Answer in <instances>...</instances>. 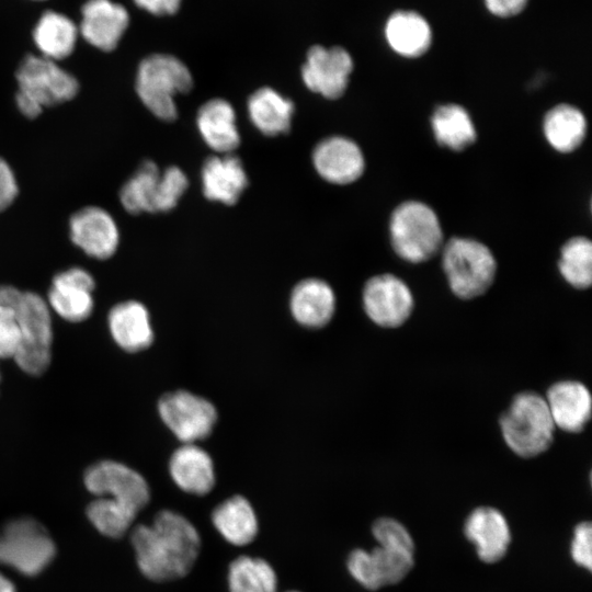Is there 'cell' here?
<instances>
[{
  "instance_id": "obj_1",
  "label": "cell",
  "mask_w": 592,
  "mask_h": 592,
  "mask_svg": "<svg viewBox=\"0 0 592 592\" xmlns=\"http://www.w3.org/2000/svg\"><path fill=\"white\" fill-rule=\"evenodd\" d=\"M130 542L139 570L157 582L186 576L201 548V537L195 526L171 510L158 512L149 525H137L132 532Z\"/></svg>"
},
{
  "instance_id": "obj_2",
  "label": "cell",
  "mask_w": 592,
  "mask_h": 592,
  "mask_svg": "<svg viewBox=\"0 0 592 592\" xmlns=\"http://www.w3.org/2000/svg\"><path fill=\"white\" fill-rule=\"evenodd\" d=\"M0 304L13 309L20 329V348L14 357L30 375L43 374L50 363L53 328L50 309L38 294L0 285Z\"/></svg>"
},
{
  "instance_id": "obj_3",
  "label": "cell",
  "mask_w": 592,
  "mask_h": 592,
  "mask_svg": "<svg viewBox=\"0 0 592 592\" xmlns=\"http://www.w3.org/2000/svg\"><path fill=\"white\" fill-rule=\"evenodd\" d=\"M499 425L506 446L522 458L548 451L556 431L545 398L534 391L516 394L501 414Z\"/></svg>"
},
{
  "instance_id": "obj_4",
  "label": "cell",
  "mask_w": 592,
  "mask_h": 592,
  "mask_svg": "<svg viewBox=\"0 0 592 592\" xmlns=\"http://www.w3.org/2000/svg\"><path fill=\"white\" fill-rule=\"evenodd\" d=\"M15 78V104L27 118L37 117L45 107L70 101L79 91V82L72 73L41 55L25 56Z\"/></svg>"
},
{
  "instance_id": "obj_5",
  "label": "cell",
  "mask_w": 592,
  "mask_h": 592,
  "mask_svg": "<svg viewBox=\"0 0 592 592\" xmlns=\"http://www.w3.org/2000/svg\"><path fill=\"white\" fill-rule=\"evenodd\" d=\"M135 83L143 104L158 118L171 122L178 116L175 96L192 89L193 77L179 58L152 54L140 61Z\"/></svg>"
},
{
  "instance_id": "obj_6",
  "label": "cell",
  "mask_w": 592,
  "mask_h": 592,
  "mask_svg": "<svg viewBox=\"0 0 592 592\" xmlns=\"http://www.w3.org/2000/svg\"><path fill=\"white\" fill-rule=\"evenodd\" d=\"M187 186V177L180 168L172 166L161 171L155 161L145 160L121 187L119 201L134 215L168 212L177 206Z\"/></svg>"
},
{
  "instance_id": "obj_7",
  "label": "cell",
  "mask_w": 592,
  "mask_h": 592,
  "mask_svg": "<svg viewBox=\"0 0 592 592\" xmlns=\"http://www.w3.org/2000/svg\"><path fill=\"white\" fill-rule=\"evenodd\" d=\"M443 271L452 293L468 300L483 295L492 285L497 262L483 243L455 237L443 249Z\"/></svg>"
},
{
  "instance_id": "obj_8",
  "label": "cell",
  "mask_w": 592,
  "mask_h": 592,
  "mask_svg": "<svg viewBox=\"0 0 592 592\" xmlns=\"http://www.w3.org/2000/svg\"><path fill=\"white\" fill-rule=\"evenodd\" d=\"M390 238L395 252L411 263L435 255L443 244V232L435 212L426 204L407 201L390 218Z\"/></svg>"
},
{
  "instance_id": "obj_9",
  "label": "cell",
  "mask_w": 592,
  "mask_h": 592,
  "mask_svg": "<svg viewBox=\"0 0 592 592\" xmlns=\"http://www.w3.org/2000/svg\"><path fill=\"white\" fill-rule=\"evenodd\" d=\"M55 555L53 538L34 519H14L0 528V565L33 577L46 569Z\"/></svg>"
},
{
  "instance_id": "obj_10",
  "label": "cell",
  "mask_w": 592,
  "mask_h": 592,
  "mask_svg": "<svg viewBox=\"0 0 592 592\" xmlns=\"http://www.w3.org/2000/svg\"><path fill=\"white\" fill-rule=\"evenodd\" d=\"M158 411L163 423L183 444L208 436L217 420L212 402L186 390L163 395Z\"/></svg>"
},
{
  "instance_id": "obj_11",
  "label": "cell",
  "mask_w": 592,
  "mask_h": 592,
  "mask_svg": "<svg viewBox=\"0 0 592 592\" xmlns=\"http://www.w3.org/2000/svg\"><path fill=\"white\" fill-rule=\"evenodd\" d=\"M362 301L369 320L386 329L405 325L414 309L410 287L390 273L371 277L364 285Z\"/></svg>"
},
{
  "instance_id": "obj_12",
  "label": "cell",
  "mask_w": 592,
  "mask_h": 592,
  "mask_svg": "<svg viewBox=\"0 0 592 592\" xmlns=\"http://www.w3.org/2000/svg\"><path fill=\"white\" fill-rule=\"evenodd\" d=\"M84 485L96 497L113 499L137 514L150 499L145 478L115 460H101L90 466L84 473Z\"/></svg>"
},
{
  "instance_id": "obj_13",
  "label": "cell",
  "mask_w": 592,
  "mask_h": 592,
  "mask_svg": "<svg viewBox=\"0 0 592 592\" xmlns=\"http://www.w3.org/2000/svg\"><path fill=\"white\" fill-rule=\"evenodd\" d=\"M414 565V554L376 545L371 550L353 549L346 561L350 574L367 590L399 583Z\"/></svg>"
},
{
  "instance_id": "obj_14",
  "label": "cell",
  "mask_w": 592,
  "mask_h": 592,
  "mask_svg": "<svg viewBox=\"0 0 592 592\" xmlns=\"http://www.w3.org/2000/svg\"><path fill=\"white\" fill-rule=\"evenodd\" d=\"M353 66L352 56L342 47L312 46L301 66V79L311 92L338 99L348 88Z\"/></svg>"
},
{
  "instance_id": "obj_15",
  "label": "cell",
  "mask_w": 592,
  "mask_h": 592,
  "mask_svg": "<svg viewBox=\"0 0 592 592\" xmlns=\"http://www.w3.org/2000/svg\"><path fill=\"white\" fill-rule=\"evenodd\" d=\"M71 241L98 260L111 258L119 244V230L113 216L100 206H86L69 219Z\"/></svg>"
},
{
  "instance_id": "obj_16",
  "label": "cell",
  "mask_w": 592,
  "mask_h": 592,
  "mask_svg": "<svg viewBox=\"0 0 592 592\" xmlns=\"http://www.w3.org/2000/svg\"><path fill=\"white\" fill-rule=\"evenodd\" d=\"M463 531L485 563H496L506 555L511 530L500 510L490 505L475 508L467 515Z\"/></svg>"
},
{
  "instance_id": "obj_17",
  "label": "cell",
  "mask_w": 592,
  "mask_h": 592,
  "mask_svg": "<svg viewBox=\"0 0 592 592\" xmlns=\"http://www.w3.org/2000/svg\"><path fill=\"white\" fill-rule=\"evenodd\" d=\"M94 287V278L87 270L70 267L53 278L47 304L67 321H83L93 310Z\"/></svg>"
},
{
  "instance_id": "obj_18",
  "label": "cell",
  "mask_w": 592,
  "mask_h": 592,
  "mask_svg": "<svg viewBox=\"0 0 592 592\" xmlns=\"http://www.w3.org/2000/svg\"><path fill=\"white\" fill-rule=\"evenodd\" d=\"M316 172L327 182L349 184L364 172L365 159L358 145L344 136H330L319 141L312 150Z\"/></svg>"
},
{
  "instance_id": "obj_19",
  "label": "cell",
  "mask_w": 592,
  "mask_h": 592,
  "mask_svg": "<svg viewBox=\"0 0 592 592\" xmlns=\"http://www.w3.org/2000/svg\"><path fill=\"white\" fill-rule=\"evenodd\" d=\"M129 24L124 5L112 0H88L81 8L79 33L93 47L111 52L116 48Z\"/></svg>"
},
{
  "instance_id": "obj_20",
  "label": "cell",
  "mask_w": 592,
  "mask_h": 592,
  "mask_svg": "<svg viewBox=\"0 0 592 592\" xmlns=\"http://www.w3.org/2000/svg\"><path fill=\"white\" fill-rule=\"evenodd\" d=\"M544 398L556 429L571 434L585 429L592 414V397L583 383L573 379L556 382Z\"/></svg>"
},
{
  "instance_id": "obj_21",
  "label": "cell",
  "mask_w": 592,
  "mask_h": 592,
  "mask_svg": "<svg viewBox=\"0 0 592 592\" xmlns=\"http://www.w3.org/2000/svg\"><path fill=\"white\" fill-rule=\"evenodd\" d=\"M201 180L205 197L226 205H234L248 186L242 162L231 153H218L205 160Z\"/></svg>"
},
{
  "instance_id": "obj_22",
  "label": "cell",
  "mask_w": 592,
  "mask_h": 592,
  "mask_svg": "<svg viewBox=\"0 0 592 592\" xmlns=\"http://www.w3.org/2000/svg\"><path fill=\"white\" fill-rule=\"evenodd\" d=\"M294 319L307 328L326 326L335 311V295L323 280L309 277L295 285L289 297Z\"/></svg>"
},
{
  "instance_id": "obj_23",
  "label": "cell",
  "mask_w": 592,
  "mask_h": 592,
  "mask_svg": "<svg viewBox=\"0 0 592 592\" xmlns=\"http://www.w3.org/2000/svg\"><path fill=\"white\" fill-rule=\"evenodd\" d=\"M169 471L175 485L187 493L204 496L215 485L213 459L195 443H185L173 452Z\"/></svg>"
},
{
  "instance_id": "obj_24",
  "label": "cell",
  "mask_w": 592,
  "mask_h": 592,
  "mask_svg": "<svg viewBox=\"0 0 592 592\" xmlns=\"http://www.w3.org/2000/svg\"><path fill=\"white\" fill-rule=\"evenodd\" d=\"M107 322L112 338L126 352L143 351L153 341L149 312L139 301L115 305L109 312Z\"/></svg>"
},
{
  "instance_id": "obj_25",
  "label": "cell",
  "mask_w": 592,
  "mask_h": 592,
  "mask_svg": "<svg viewBox=\"0 0 592 592\" xmlns=\"http://www.w3.org/2000/svg\"><path fill=\"white\" fill-rule=\"evenodd\" d=\"M232 105L224 99L205 102L197 112L196 125L205 144L217 153H231L240 144Z\"/></svg>"
},
{
  "instance_id": "obj_26",
  "label": "cell",
  "mask_w": 592,
  "mask_h": 592,
  "mask_svg": "<svg viewBox=\"0 0 592 592\" xmlns=\"http://www.w3.org/2000/svg\"><path fill=\"white\" fill-rule=\"evenodd\" d=\"M385 38L389 47L400 56L417 58L425 54L432 44V30L420 13L398 10L386 21Z\"/></svg>"
},
{
  "instance_id": "obj_27",
  "label": "cell",
  "mask_w": 592,
  "mask_h": 592,
  "mask_svg": "<svg viewBox=\"0 0 592 592\" xmlns=\"http://www.w3.org/2000/svg\"><path fill=\"white\" fill-rule=\"evenodd\" d=\"M247 110L257 129L265 136H277L289 130L295 106L278 91L263 87L250 95Z\"/></svg>"
},
{
  "instance_id": "obj_28",
  "label": "cell",
  "mask_w": 592,
  "mask_h": 592,
  "mask_svg": "<svg viewBox=\"0 0 592 592\" xmlns=\"http://www.w3.org/2000/svg\"><path fill=\"white\" fill-rule=\"evenodd\" d=\"M212 522L224 539L236 546L250 544L259 531L255 512L242 496L219 503L212 513Z\"/></svg>"
},
{
  "instance_id": "obj_29",
  "label": "cell",
  "mask_w": 592,
  "mask_h": 592,
  "mask_svg": "<svg viewBox=\"0 0 592 592\" xmlns=\"http://www.w3.org/2000/svg\"><path fill=\"white\" fill-rule=\"evenodd\" d=\"M79 30L67 15L46 11L33 30V41L39 55L58 61L69 57L75 50Z\"/></svg>"
},
{
  "instance_id": "obj_30",
  "label": "cell",
  "mask_w": 592,
  "mask_h": 592,
  "mask_svg": "<svg viewBox=\"0 0 592 592\" xmlns=\"http://www.w3.org/2000/svg\"><path fill=\"white\" fill-rule=\"evenodd\" d=\"M543 130L554 149L567 153L577 149L583 141L587 121L579 109L569 104H559L545 115Z\"/></svg>"
},
{
  "instance_id": "obj_31",
  "label": "cell",
  "mask_w": 592,
  "mask_h": 592,
  "mask_svg": "<svg viewBox=\"0 0 592 592\" xmlns=\"http://www.w3.org/2000/svg\"><path fill=\"white\" fill-rule=\"evenodd\" d=\"M431 124L437 143L456 151L470 146L477 137L469 113L458 104L436 107Z\"/></svg>"
},
{
  "instance_id": "obj_32",
  "label": "cell",
  "mask_w": 592,
  "mask_h": 592,
  "mask_svg": "<svg viewBox=\"0 0 592 592\" xmlns=\"http://www.w3.org/2000/svg\"><path fill=\"white\" fill-rule=\"evenodd\" d=\"M228 587L230 592H276L277 577L266 560L239 556L229 566Z\"/></svg>"
},
{
  "instance_id": "obj_33",
  "label": "cell",
  "mask_w": 592,
  "mask_h": 592,
  "mask_svg": "<svg viewBox=\"0 0 592 592\" xmlns=\"http://www.w3.org/2000/svg\"><path fill=\"white\" fill-rule=\"evenodd\" d=\"M558 267L565 281L577 289L592 284V243L585 237H573L561 248Z\"/></svg>"
},
{
  "instance_id": "obj_34",
  "label": "cell",
  "mask_w": 592,
  "mask_h": 592,
  "mask_svg": "<svg viewBox=\"0 0 592 592\" xmlns=\"http://www.w3.org/2000/svg\"><path fill=\"white\" fill-rule=\"evenodd\" d=\"M87 516L104 536L119 538L134 523L137 513L107 497H98L87 506Z\"/></svg>"
},
{
  "instance_id": "obj_35",
  "label": "cell",
  "mask_w": 592,
  "mask_h": 592,
  "mask_svg": "<svg viewBox=\"0 0 592 592\" xmlns=\"http://www.w3.org/2000/svg\"><path fill=\"white\" fill-rule=\"evenodd\" d=\"M372 534L377 545L414 554L415 545L408 528L398 520L384 516L374 521Z\"/></svg>"
},
{
  "instance_id": "obj_36",
  "label": "cell",
  "mask_w": 592,
  "mask_h": 592,
  "mask_svg": "<svg viewBox=\"0 0 592 592\" xmlns=\"http://www.w3.org/2000/svg\"><path fill=\"white\" fill-rule=\"evenodd\" d=\"M20 342V329L13 309L0 304V358H14Z\"/></svg>"
},
{
  "instance_id": "obj_37",
  "label": "cell",
  "mask_w": 592,
  "mask_h": 592,
  "mask_svg": "<svg viewBox=\"0 0 592 592\" xmlns=\"http://www.w3.org/2000/svg\"><path fill=\"white\" fill-rule=\"evenodd\" d=\"M570 556L577 566L591 571L592 525L590 521H581L574 526L570 543Z\"/></svg>"
},
{
  "instance_id": "obj_38",
  "label": "cell",
  "mask_w": 592,
  "mask_h": 592,
  "mask_svg": "<svg viewBox=\"0 0 592 592\" xmlns=\"http://www.w3.org/2000/svg\"><path fill=\"white\" fill-rule=\"evenodd\" d=\"M19 186L9 163L0 157V212L7 209L18 196Z\"/></svg>"
},
{
  "instance_id": "obj_39",
  "label": "cell",
  "mask_w": 592,
  "mask_h": 592,
  "mask_svg": "<svg viewBox=\"0 0 592 592\" xmlns=\"http://www.w3.org/2000/svg\"><path fill=\"white\" fill-rule=\"evenodd\" d=\"M488 11L499 18H511L521 13L528 0H483Z\"/></svg>"
},
{
  "instance_id": "obj_40",
  "label": "cell",
  "mask_w": 592,
  "mask_h": 592,
  "mask_svg": "<svg viewBox=\"0 0 592 592\" xmlns=\"http://www.w3.org/2000/svg\"><path fill=\"white\" fill-rule=\"evenodd\" d=\"M140 9L150 14L164 16L178 12L182 0H133Z\"/></svg>"
},
{
  "instance_id": "obj_41",
  "label": "cell",
  "mask_w": 592,
  "mask_h": 592,
  "mask_svg": "<svg viewBox=\"0 0 592 592\" xmlns=\"http://www.w3.org/2000/svg\"><path fill=\"white\" fill-rule=\"evenodd\" d=\"M0 592H16L14 584L10 579L0 572Z\"/></svg>"
},
{
  "instance_id": "obj_42",
  "label": "cell",
  "mask_w": 592,
  "mask_h": 592,
  "mask_svg": "<svg viewBox=\"0 0 592 592\" xmlns=\"http://www.w3.org/2000/svg\"><path fill=\"white\" fill-rule=\"evenodd\" d=\"M288 592H297V591H288Z\"/></svg>"
},
{
  "instance_id": "obj_43",
  "label": "cell",
  "mask_w": 592,
  "mask_h": 592,
  "mask_svg": "<svg viewBox=\"0 0 592 592\" xmlns=\"http://www.w3.org/2000/svg\"><path fill=\"white\" fill-rule=\"evenodd\" d=\"M35 1H43V0H35Z\"/></svg>"
}]
</instances>
